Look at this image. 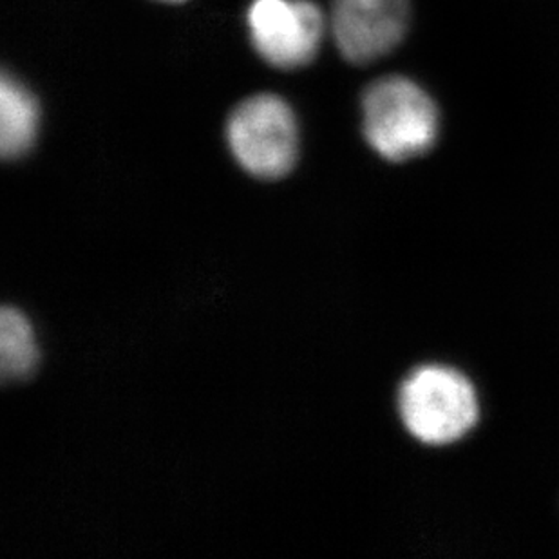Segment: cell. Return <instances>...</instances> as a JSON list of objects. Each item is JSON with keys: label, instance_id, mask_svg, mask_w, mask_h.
<instances>
[{"label": "cell", "instance_id": "cell-1", "mask_svg": "<svg viewBox=\"0 0 559 559\" xmlns=\"http://www.w3.org/2000/svg\"><path fill=\"white\" fill-rule=\"evenodd\" d=\"M396 407L407 433L431 448L464 440L481 415L475 382L459 368L440 362L418 366L407 374Z\"/></svg>", "mask_w": 559, "mask_h": 559}, {"label": "cell", "instance_id": "cell-2", "mask_svg": "<svg viewBox=\"0 0 559 559\" xmlns=\"http://www.w3.org/2000/svg\"><path fill=\"white\" fill-rule=\"evenodd\" d=\"M362 129L374 153L388 162H407L433 148L440 117L420 85L406 76H384L366 90Z\"/></svg>", "mask_w": 559, "mask_h": 559}, {"label": "cell", "instance_id": "cell-3", "mask_svg": "<svg viewBox=\"0 0 559 559\" xmlns=\"http://www.w3.org/2000/svg\"><path fill=\"white\" fill-rule=\"evenodd\" d=\"M227 140L236 162L255 178L275 180L288 175L296 164V117L277 95H255L241 102L228 120Z\"/></svg>", "mask_w": 559, "mask_h": 559}, {"label": "cell", "instance_id": "cell-4", "mask_svg": "<svg viewBox=\"0 0 559 559\" xmlns=\"http://www.w3.org/2000/svg\"><path fill=\"white\" fill-rule=\"evenodd\" d=\"M253 48L280 69L307 66L322 43L324 16L308 0H255L249 10Z\"/></svg>", "mask_w": 559, "mask_h": 559}, {"label": "cell", "instance_id": "cell-5", "mask_svg": "<svg viewBox=\"0 0 559 559\" xmlns=\"http://www.w3.org/2000/svg\"><path fill=\"white\" fill-rule=\"evenodd\" d=\"M407 0H333L332 33L344 59L370 63L390 55L406 37Z\"/></svg>", "mask_w": 559, "mask_h": 559}, {"label": "cell", "instance_id": "cell-6", "mask_svg": "<svg viewBox=\"0 0 559 559\" xmlns=\"http://www.w3.org/2000/svg\"><path fill=\"white\" fill-rule=\"evenodd\" d=\"M38 131V106L32 93L10 74L0 80V153L21 158L32 147Z\"/></svg>", "mask_w": 559, "mask_h": 559}, {"label": "cell", "instance_id": "cell-7", "mask_svg": "<svg viewBox=\"0 0 559 559\" xmlns=\"http://www.w3.org/2000/svg\"><path fill=\"white\" fill-rule=\"evenodd\" d=\"M38 352L32 324L21 311L4 308L0 313V373L5 382L24 380L37 366Z\"/></svg>", "mask_w": 559, "mask_h": 559}, {"label": "cell", "instance_id": "cell-8", "mask_svg": "<svg viewBox=\"0 0 559 559\" xmlns=\"http://www.w3.org/2000/svg\"><path fill=\"white\" fill-rule=\"evenodd\" d=\"M165 2H181V0H165Z\"/></svg>", "mask_w": 559, "mask_h": 559}]
</instances>
